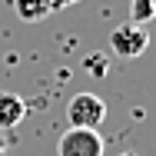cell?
Instances as JSON below:
<instances>
[{"mask_svg": "<svg viewBox=\"0 0 156 156\" xmlns=\"http://www.w3.org/2000/svg\"><path fill=\"white\" fill-rule=\"evenodd\" d=\"M13 10H17V17H20L23 23H40V20H47L57 7H53L50 0H13Z\"/></svg>", "mask_w": 156, "mask_h": 156, "instance_id": "obj_5", "label": "cell"}, {"mask_svg": "<svg viewBox=\"0 0 156 156\" xmlns=\"http://www.w3.org/2000/svg\"><path fill=\"white\" fill-rule=\"evenodd\" d=\"M66 120L70 126H80V129H96L106 120V103L96 93H76L66 103Z\"/></svg>", "mask_w": 156, "mask_h": 156, "instance_id": "obj_1", "label": "cell"}, {"mask_svg": "<svg viewBox=\"0 0 156 156\" xmlns=\"http://www.w3.org/2000/svg\"><path fill=\"white\" fill-rule=\"evenodd\" d=\"M0 156H7V143H3V136H0Z\"/></svg>", "mask_w": 156, "mask_h": 156, "instance_id": "obj_8", "label": "cell"}, {"mask_svg": "<svg viewBox=\"0 0 156 156\" xmlns=\"http://www.w3.org/2000/svg\"><path fill=\"white\" fill-rule=\"evenodd\" d=\"M57 156H103V136L96 129L70 126L57 143Z\"/></svg>", "mask_w": 156, "mask_h": 156, "instance_id": "obj_3", "label": "cell"}, {"mask_svg": "<svg viewBox=\"0 0 156 156\" xmlns=\"http://www.w3.org/2000/svg\"><path fill=\"white\" fill-rule=\"evenodd\" d=\"M120 156H136V153H120Z\"/></svg>", "mask_w": 156, "mask_h": 156, "instance_id": "obj_9", "label": "cell"}, {"mask_svg": "<svg viewBox=\"0 0 156 156\" xmlns=\"http://www.w3.org/2000/svg\"><path fill=\"white\" fill-rule=\"evenodd\" d=\"M146 47H150V33L143 30L140 23H120L116 30L110 33V50H113V57H120V60L143 57Z\"/></svg>", "mask_w": 156, "mask_h": 156, "instance_id": "obj_2", "label": "cell"}, {"mask_svg": "<svg viewBox=\"0 0 156 156\" xmlns=\"http://www.w3.org/2000/svg\"><path fill=\"white\" fill-rule=\"evenodd\" d=\"M53 7H70V3H80V0H50Z\"/></svg>", "mask_w": 156, "mask_h": 156, "instance_id": "obj_7", "label": "cell"}, {"mask_svg": "<svg viewBox=\"0 0 156 156\" xmlns=\"http://www.w3.org/2000/svg\"><path fill=\"white\" fill-rule=\"evenodd\" d=\"M156 17V0H129V23H150Z\"/></svg>", "mask_w": 156, "mask_h": 156, "instance_id": "obj_6", "label": "cell"}, {"mask_svg": "<svg viewBox=\"0 0 156 156\" xmlns=\"http://www.w3.org/2000/svg\"><path fill=\"white\" fill-rule=\"evenodd\" d=\"M27 116V103L17 93H0V129H13Z\"/></svg>", "mask_w": 156, "mask_h": 156, "instance_id": "obj_4", "label": "cell"}]
</instances>
